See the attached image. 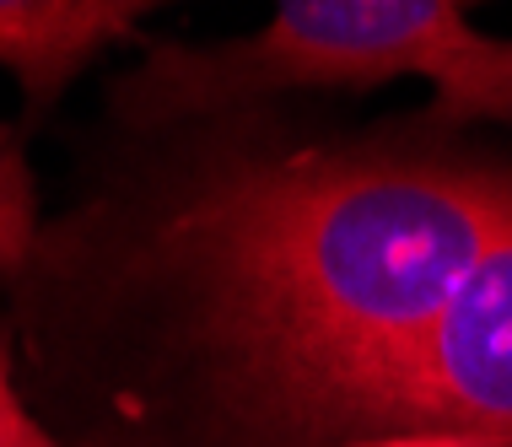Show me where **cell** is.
<instances>
[{"instance_id":"2","label":"cell","mask_w":512,"mask_h":447,"mask_svg":"<svg viewBox=\"0 0 512 447\" xmlns=\"http://www.w3.org/2000/svg\"><path fill=\"white\" fill-rule=\"evenodd\" d=\"M432 81L437 130L512 124V38L469 27V0H275L232 44H157L108 92L119 130L270 108L281 92Z\"/></svg>"},{"instance_id":"3","label":"cell","mask_w":512,"mask_h":447,"mask_svg":"<svg viewBox=\"0 0 512 447\" xmlns=\"http://www.w3.org/2000/svg\"><path fill=\"white\" fill-rule=\"evenodd\" d=\"M372 447H512V221L469 264Z\"/></svg>"},{"instance_id":"1","label":"cell","mask_w":512,"mask_h":447,"mask_svg":"<svg viewBox=\"0 0 512 447\" xmlns=\"http://www.w3.org/2000/svg\"><path fill=\"white\" fill-rule=\"evenodd\" d=\"M507 221L512 162L432 119L124 130L6 275L0 329L60 447H372Z\"/></svg>"},{"instance_id":"6","label":"cell","mask_w":512,"mask_h":447,"mask_svg":"<svg viewBox=\"0 0 512 447\" xmlns=\"http://www.w3.org/2000/svg\"><path fill=\"white\" fill-rule=\"evenodd\" d=\"M0 447H60V437L38 421V410L22 394L17 351H11L6 329H0Z\"/></svg>"},{"instance_id":"5","label":"cell","mask_w":512,"mask_h":447,"mask_svg":"<svg viewBox=\"0 0 512 447\" xmlns=\"http://www.w3.org/2000/svg\"><path fill=\"white\" fill-rule=\"evenodd\" d=\"M38 227H44V216H38V184L33 167H27L22 135L0 124V281L27 264Z\"/></svg>"},{"instance_id":"4","label":"cell","mask_w":512,"mask_h":447,"mask_svg":"<svg viewBox=\"0 0 512 447\" xmlns=\"http://www.w3.org/2000/svg\"><path fill=\"white\" fill-rule=\"evenodd\" d=\"M157 6L168 0H0V71L44 108Z\"/></svg>"}]
</instances>
